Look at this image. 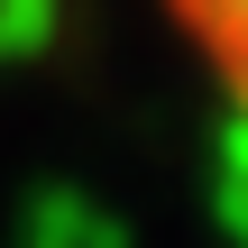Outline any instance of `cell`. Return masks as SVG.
Instances as JSON below:
<instances>
[{"label":"cell","instance_id":"cell-1","mask_svg":"<svg viewBox=\"0 0 248 248\" xmlns=\"http://www.w3.org/2000/svg\"><path fill=\"white\" fill-rule=\"evenodd\" d=\"M175 18L202 46V64L221 74V92L248 110V0H175Z\"/></svg>","mask_w":248,"mask_h":248}]
</instances>
